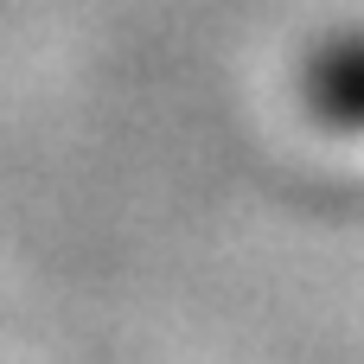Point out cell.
I'll use <instances>...</instances> for the list:
<instances>
[{"label":"cell","instance_id":"1","mask_svg":"<svg viewBox=\"0 0 364 364\" xmlns=\"http://www.w3.org/2000/svg\"><path fill=\"white\" fill-rule=\"evenodd\" d=\"M307 102H314V115L326 128L364 134V32H346L326 51H314V64H307Z\"/></svg>","mask_w":364,"mask_h":364}]
</instances>
